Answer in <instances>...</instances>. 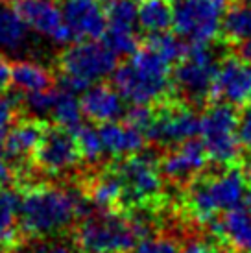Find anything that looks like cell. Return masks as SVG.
Here are the masks:
<instances>
[{
	"mask_svg": "<svg viewBox=\"0 0 251 253\" xmlns=\"http://www.w3.org/2000/svg\"><path fill=\"white\" fill-rule=\"evenodd\" d=\"M61 11L74 41L104 37L107 17L98 0H65Z\"/></svg>",
	"mask_w": 251,
	"mask_h": 253,
	"instance_id": "obj_15",
	"label": "cell"
},
{
	"mask_svg": "<svg viewBox=\"0 0 251 253\" xmlns=\"http://www.w3.org/2000/svg\"><path fill=\"white\" fill-rule=\"evenodd\" d=\"M11 84L21 92L44 91L54 85V74L35 61H19L11 65Z\"/></svg>",
	"mask_w": 251,
	"mask_h": 253,
	"instance_id": "obj_22",
	"label": "cell"
},
{
	"mask_svg": "<svg viewBox=\"0 0 251 253\" xmlns=\"http://www.w3.org/2000/svg\"><path fill=\"white\" fill-rule=\"evenodd\" d=\"M24 24L57 44L74 41L69 26L63 21V11L56 0H13L11 6Z\"/></svg>",
	"mask_w": 251,
	"mask_h": 253,
	"instance_id": "obj_13",
	"label": "cell"
},
{
	"mask_svg": "<svg viewBox=\"0 0 251 253\" xmlns=\"http://www.w3.org/2000/svg\"><path fill=\"white\" fill-rule=\"evenodd\" d=\"M238 117L235 106L218 102L209 106L200 117L202 142L210 161L220 167L237 163L240 154V137H238Z\"/></svg>",
	"mask_w": 251,
	"mask_h": 253,
	"instance_id": "obj_7",
	"label": "cell"
},
{
	"mask_svg": "<svg viewBox=\"0 0 251 253\" xmlns=\"http://www.w3.org/2000/svg\"><path fill=\"white\" fill-rule=\"evenodd\" d=\"M238 2H246V4H251V0H238Z\"/></svg>",
	"mask_w": 251,
	"mask_h": 253,
	"instance_id": "obj_45",
	"label": "cell"
},
{
	"mask_svg": "<svg viewBox=\"0 0 251 253\" xmlns=\"http://www.w3.org/2000/svg\"><path fill=\"white\" fill-rule=\"evenodd\" d=\"M133 253H181V246L177 244V240L170 237H144L137 242L131 250Z\"/></svg>",
	"mask_w": 251,
	"mask_h": 253,
	"instance_id": "obj_31",
	"label": "cell"
},
{
	"mask_svg": "<svg viewBox=\"0 0 251 253\" xmlns=\"http://www.w3.org/2000/svg\"><path fill=\"white\" fill-rule=\"evenodd\" d=\"M216 240L218 239H207V237H190L185 240L181 253H220Z\"/></svg>",
	"mask_w": 251,
	"mask_h": 253,
	"instance_id": "obj_34",
	"label": "cell"
},
{
	"mask_svg": "<svg viewBox=\"0 0 251 253\" xmlns=\"http://www.w3.org/2000/svg\"><path fill=\"white\" fill-rule=\"evenodd\" d=\"M240 46V54L246 57V59H250L251 61V39L250 41H244L242 44H238Z\"/></svg>",
	"mask_w": 251,
	"mask_h": 253,
	"instance_id": "obj_41",
	"label": "cell"
},
{
	"mask_svg": "<svg viewBox=\"0 0 251 253\" xmlns=\"http://www.w3.org/2000/svg\"><path fill=\"white\" fill-rule=\"evenodd\" d=\"M98 131L102 137L104 150L117 157L140 154L146 144V135L126 122H115V120L104 122Z\"/></svg>",
	"mask_w": 251,
	"mask_h": 253,
	"instance_id": "obj_20",
	"label": "cell"
},
{
	"mask_svg": "<svg viewBox=\"0 0 251 253\" xmlns=\"http://www.w3.org/2000/svg\"><path fill=\"white\" fill-rule=\"evenodd\" d=\"M104 41L117 56H131L133 52L139 50V37L133 32V28L107 24L104 32Z\"/></svg>",
	"mask_w": 251,
	"mask_h": 253,
	"instance_id": "obj_28",
	"label": "cell"
},
{
	"mask_svg": "<svg viewBox=\"0 0 251 253\" xmlns=\"http://www.w3.org/2000/svg\"><path fill=\"white\" fill-rule=\"evenodd\" d=\"M17 111H19L17 102L0 92V127L2 129H7L17 120Z\"/></svg>",
	"mask_w": 251,
	"mask_h": 253,
	"instance_id": "obj_35",
	"label": "cell"
},
{
	"mask_svg": "<svg viewBox=\"0 0 251 253\" xmlns=\"http://www.w3.org/2000/svg\"><path fill=\"white\" fill-rule=\"evenodd\" d=\"M82 190L98 211H122L124 185L115 165L89 177V181L85 183Z\"/></svg>",
	"mask_w": 251,
	"mask_h": 253,
	"instance_id": "obj_16",
	"label": "cell"
},
{
	"mask_svg": "<svg viewBox=\"0 0 251 253\" xmlns=\"http://www.w3.org/2000/svg\"><path fill=\"white\" fill-rule=\"evenodd\" d=\"M244 205H246V211L251 214V190H248L244 196Z\"/></svg>",
	"mask_w": 251,
	"mask_h": 253,
	"instance_id": "obj_42",
	"label": "cell"
},
{
	"mask_svg": "<svg viewBox=\"0 0 251 253\" xmlns=\"http://www.w3.org/2000/svg\"><path fill=\"white\" fill-rule=\"evenodd\" d=\"M209 225L218 240L229 242L238 252L251 253V214L246 209H240L237 205L220 220H210Z\"/></svg>",
	"mask_w": 251,
	"mask_h": 253,
	"instance_id": "obj_19",
	"label": "cell"
},
{
	"mask_svg": "<svg viewBox=\"0 0 251 253\" xmlns=\"http://www.w3.org/2000/svg\"><path fill=\"white\" fill-rule=\"evenodd\" d=\"M216 71V56L207 42H192L177 61L172 87L177 89L188 104H203L210 98Z\"/></svg>",
	"mask_w": 251,
	"mask_h": 253,
	"instance_id": "obj_8",
	"label": "cell"
},
{
	"mask_svg": "<svg viewBox=\"0 0 251 253\" xmlns=\"http://www.w3.org/2000/svg\"><path fill=\"white\" fill-rule=\"evenodd\" d=\"M57 67L61 72L63 91L78 94L96 84L117 69V54L107 44H100L96 39L80 41L63 50Z\"/></svg>",
	"mask_w": 251,
	"mask_h": 253,
	"instance_id": "obj_5",
	"label": "cell"
},
{
	"mask_svg": "<svg viewBox=\"0 0 251 253\" xmlns=\"http://www.w3.org/2000/svg\"><path fill=\"white\" fill-rule=\"evenodd\" d=\"M220 34L229 44H242L251 39V4L237 2L220 22Z\"/></svg>",
	"mask_w": 251,
	"mask_h": 253,
	"instance_id": "obj_21",
	"label": "cell"
},
{
	"mask_svg": "<svg viewBox=\"0 0 251 253\" xmlns=\"http://www.w3.org/2000/svg\"><path fill=\"white\" fill-rule=\"evenodd\" d=\"M107 24L109 26H124L133 28L137 22V6L135 0H111L107 4Z\"/></svg>",
	"mask_w": 251,
	"mask_h": 253,
	"instance_id": "obj_30",
	"label": "cell"
},
{
	"mask_svg": "<svg viewBox=\"0 0 251 253\" xmlns=\"http://www.w3.org/2000/svg\"><path fill=\"white\" fill-rule=\"evenodd\" d=\"M48 126L41 119H21L15 120L11 129L6 133L4 150L6 157L13 161H26L37 150Z\"/></svg>",
	"mask_w": 251,
	"mask_h": 253,
	"instance_id": "obj_17",
	"label": "cell"
},
{
	"mask_svg": "<svg viewBox=\"0 0 251 253\" xmlns=\"http://www.w3.org/2000/svg\"><path fill=\"white\" fill-rule=\"evenodd\" d=\"M28 26L13 7H0V48L15 50L26 39Z\"/></svg>",
	"mask_w": 251,
	"mask_h": 253,
	"instance_id": "obj_26",
	"label": "cell"
},
{
	"mask_svg": "<svg viewBox=\"0 0 251 253\" xmlns=\"http://www.w3.org/2000/svg\"><path fill=\"white\" fill-rule=\"evenodd\" d=\"M152 227L150 216L140 211H98L84 216L74 240L82 253H127Z\"/></svg>",
	"mask_w": 251,
	"mask_h": 253,
	"instance_id": "obj_2",
	"label": "cell"
},
{
	"mask_svg": "<svg viewBox=\"0 0 251 253\" xmlns=\"http://www.w3.org/2000/svg\"><path fill=\"white\" fill-rule=\"evenodd\" d=\"M115 169L124 185L122 211H157L163 207V174L152 155H126Z\"/></svg>",
	"mask_w": 251,
	"mask_h": 253,
	"instance_id": "obj_6",
	"label": "cell"
},
{
	"mask_svg": "<svg viewBox=\"0 0 251 253\" xmlns=\"http://www.w3.org/2000/svg\"><path fill=\"white\" fill-rule=\"evenodd\" d=\"M209 155L205 152L203 142L188 139L175 146H170L167 154L161 157L159 169L165 179L175 185H188L203 174L207 167Z\"/></svg>",
	"mask_w": 251,
	"mask_h": 253,
	"instance_id": "obj_14",
	"label": "cell"
},
{
	"mask_svg": "<svg viewBox=\"0 0 251 253\" xmlns=\"http://www.w3.org/2000/svg\"><path fill=\"white\" fill-rule=\"evenodd\" d=\"M98 2H100V4H109L111 0H98Z\"/></svg>",
	"mask_w": 251,
	"mask_h": 253,
	"instance_id": "obj_44",
	"label": "cell"
},
{
	"mask_svg": "<svg viewBox=\"0 0 251 253\" xmlns=\"http://www.w3.org/2000/svg\"><path fill=\"white\" fill-rule=\"evenodd\" d=\"M57 98V92H54L52 89H44V91H34L26 92V96L22 98V104L26 109L34 113H50L54 107V102Z\"/></svg>",
	"mask_w": 251,
	"mask_h": 253,
	"instance_id": "obj_33",
	"label": "cell"
},
{
	"mask_svg": "<svg viewBox=\"0 0 251 253\" xmlns=\"http://www.w3.org/2000/svg\"><path fill=\"white\" fill-rule=\"evenodd\" d=\"M91 202L84 190L56 185H32L21 194V231L32 239H50L67 231L78 216L91 214Z\"/></svg>",
	"mask_w": 251,
	"mask_h": 253,
	"instance_id": "obj_1",
	"label": "cell"
},
{
	"mask_svg": "<svg viewBox=\"0 0 251 253\" xmlns=\"http://www.w3.org/2000/svg\"><path fill=\"white\" fill-rule=\"evenodd\" d=\"M80 104L85 117H89L92 122L98 124L117 120L124 113L120 92L105 84H92L91 87H87Z\"/></svg>",
	"mask_w": 251,
	"mask_h": 253,
	"instance_id": "obj_18",
	"label": "cell"
},
{
	"mask_svg": "<svg viewBox=\"0 0 251 253\" xmlns=\"http://www.w3.org/2000/svg\"><path fill=\"white\" fill-rule=\"evenodd\" d=\"M242 172H244L246 179L251 183V154L244 157V165H242Z\"/></svg>",
	"mask_w": 251,
	"mask_h": 253,
	"instance_id": "obj_40",
	"label": "cell"
},
{
	"mask_svg": "<svg viewBox=\"0 0 251 253\" xmlns=\"http://www.w3.org/2000/svg\"><path fill=\"white\" fill-rule=\"evenodd\" d=\"M144 46L154 50L155 54H159L168 63H174V61L181 59L183 54L187 52L188 44H185L179 36L175 37L172 34H167V32H159V34H150Z\"/></svg>",
	"mask_w": 251,
	"mask_h": 253,
	"instance_id": "obj_27",
	"label": "cell"
},
{
	"mask_svg": "<svg viewBox=\"0 0 251 253\" xmlns=\"http://www.w3.org/2000/svg\"><path fill=\"white\" fill-rule=\"evenodd\" d=\"M238 137L246 148L251 150V102L246 104V109L238 120Z\"/></svg>",
	"mask_w": 251,
	"mask_h": 253,
	"instance_id": "obj_36",
	"label": "cell"
},
{
	"mask_svg": "<svg viewBox=\"0 0 251 253\" xmlns=\"http://www.w3.org/2000/svg\"><path fill=\"white\" fill-rule=\"evenodd\" d=\"M170 65L154 50L144 46L113 71V87L131 104L155 106L167 100L172 91Z\"/></svg>",
	"mask_w": 251,
	"mask_h": 253,
	"instance_id": "obj_4",
	"label": "cell"
},
{
	"mask_svg": "<svg viewBox=\"0 0 251 253\" xmlns=\"http://www.w3.org/2000/svg\"><path fill=\"white\" fill-rule=\"evenodd\" d=\"M21 194L11 187H0V244L15 246L21 233L17 227Z\"/></svg>",
	"mask_w": 251,
	"mask_h": 253,
	"instance_id": "obj_23",
	"label": "cell"
},
{
	"mask_svg": "<svg viewBox=\"0 0 251 253\" xmlns=\"http://www.w3.org/2000/svg\"><path fill=\"white\" fill-rule=\"evenodd\" d=\"M246 192L248 179L242 172V167H238L237 163L225 165L214 174H200L185 185L183 212L188 220L207 225L220 211H229L240 205V202H244Z\"/></svg>",
	"mask_w": 251,
	"mask_h": 253,
	"instance_id": "obj_3",
	"label": "cell"
},
{
	"mask_svg": "<svg viewBox=\"0 0 251 253\" xmlns=\"http://www.w3.org/2000/svg\"><path fill=\"white\" fill-rule=\"evenodd\" d=\"M50 113H52V117L59 127H65L69 131H76L78 127L82 126V117H84L82 104L76 98V94H72V92H57V98Z\"/></svg>",
	"mask_w": 251,
	"mask_h": 253,
	"instance_id": "obj_25",
	"label": "cell"
},
{
	"mask_svg": "<svg viewBox=\"0 0 251 253\" xmlns=\"http://www.w3.org/2000/svg\"><path fill=\"white\" fill-rule=\"evenodd\" d=\"M137 21L148 34L167 32L174 21V7L170 0H140Z\"/></svg>",
	"mask_w": 251,
	"mask_h": 253,
	"instance_id": "obj_24",
	"label": "cell"
},
{
	"mask_svg": "<svg viewBox=\"0 0 251 253\" xmlns=\"http://www.w3.org/2000/svg\"><path fill=\"white\" fill-rule=\"evenodd\" d=\"M233 253H244V252H233Z\"/></svg>",
	"mask_w": 251,
	"mask_h": 253,
	"instance_id": "obj_46",
	"label": "cell"
},
{
	"mask_svg": "<svg viewBox=\"0 0 251 253\" xmlns=\"http://www.w3.org/2000/svg\"><path fill=\"white\" fill-rule=\"evenodd\" d=\"M155 107L150 104H131L124 111V120L126 124H129L131 127H137L142 133H146V129L150 127L152 120H154Z\"/></svg>",
	"mask_w": 251,
	"mask_h": 253,
	"instance_id": "obj_32",
	"label": "cell"
},
{
	"mask_svg": "<svg viewBox=\"0 0 251 253\" xmlns=\"http://www.w3.org/2000/svg\"><path fill=\"white\" fill-rule=\"evenodd\" d=\"M9 176H11V169H9V165H7L6 157L0 154V183L9 181Z\"/></svg>",
	"mask_w": 251,
	"mask_h": 253,
	"instance_id": "obj_39",
	"label": "cell"
},
{
	"mask_svg": "<svg viewBox=\"0 0 251 253\" xmlns=\"http://www.w3.org/2000/svg\"><path fill=\"white\" fill-rule=\"evenodd\" d=\"M223 9L216 0H179L172 26L181 39L209 44L220 34Z\"/></svg>",
	"mask_w": 251,
	"mask_h": 253,
	"instance_id": "obj_10",
	"label": "cell"
},
{
	"mask_svg": "<svg viewBox=\"0 0 251 253\" xmlns=\"http://www.w3.org/2000/svg\"><path fill=\"white\" fill-rule=\"evenodd\" d=\"M11 84V63L0 54V92H4Z\"/></svg>",
	"mask_w": 251,
	"mask_h": 253,
	"instance_id": "obj_38",
	"label": "cell"
},
{
	"mask_svg": "<svg viewBox=\"0 0 251 253\" xmlns=\"http://www.w3.org/2000/svg\"><path fill=\"white\" fill-rule=\"evenodd\" d=\"M6 133H7V129H2V127H0V148L4 146V139H6Z\"/></svg>",
	"mask_w": 251,
	"mask_h": 253,
	"instance_id": "obj_43",
	"label": "cell"
},
{
	"mask_svg": "<svg viewBox=\"0 0 251 253\" xmlns=\"http://www.w3.org/2000/svg\"><path fill=\"white\" fill-rule=\"evenodd\" d=\"M70 133L72 131L65 127H48L32 155L35 167L46 176H63L78 167L82 155H80L74 135Z\"/></svg>",
	"mask_w": 251,
	"mask_h": 253,
	"instance_id": "obj_11",
	"label": "cell"
},
{
	"mask_svg": "<svg viewBox=\"0 0 251 253\" xmlns=\"http://www.w3.org/2000/svg\"><path fill=\"white\" fill-rule=\"evenodd\" d=\"M200 127V119L188 102L167 98L155 104L154 120L146 129L148 141L170 148L192 139Z\"/></svg>",
	"mask_w": 251,
	"mask_h": 253,
	"instance_id": "obj_9",
	"label": "cell"
},
{
	"mask_svg": "<svg viewBox=\"0 0 251 253\" xmlns=\"http://www.w3.org/2000/svg\"><path fill=\"white\" fill-rule=\"evenodd\" d=\"M210 98L246 106L251 102V61L244 56H225L218 63Z\"/></svg>",
	"mask_w": 251,
	"mask_h": 253,
	"instance_id": "obj_12",
	"label": "cell"
},
{
	"mask_svg": "<svg viewBox=\"0 0 251 253\" xmlns=\"http://www.w3.org/2000/svg\"><path fill=\"white\" fill-rule=\"evenodd\" d=\"M74 139H76L78 150L82 159L89 163H96L102 159L104 155V144H102V137L100 131L92 126H80L74 131Z\"/></svg>",
	"mask_w": 251,
	"mask_h": 253,
	"instance_id": "obj_29",
	"label": "cell"
},
{
	"mask_svg": "<svg viewBox=\"0 0 251 253\" xmlns=\"http://www.w3.org/2000/svg\"><path fill=\"white\" fill-rule=\"evenodd\" d=\"M34 253H80L78 250H74L72 246L65 244V242H56V240H50V242H42L35 248Z\"/></svg>",
	"mask_w": 251,
	"mask_h": 253,
	"instance_id": "obj_37",
	"label": "cell"
},
{
	"mask_svg": "<svg viewBox=\"0 0 251 253\" xmlns=\"http://www.w3.org/2000/svg\"><path fill=\"white\" fill-rule=\"evenodd\" d=\"M0 2H2V0H0Z\"/></svg>",
	"mask_w": 251,
	"mask_h": 253,
	"instance_id": "obj_47",
	"label": "cell"
}]
</instances>
